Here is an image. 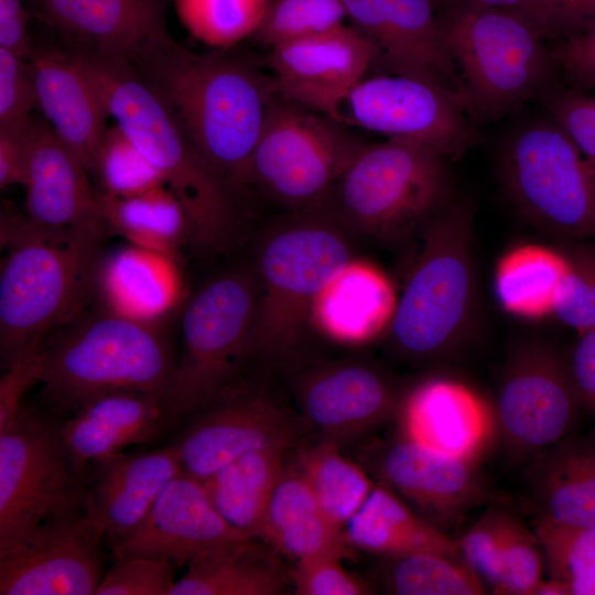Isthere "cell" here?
<instances>
[{
  "label": "cell",
  "mask_w": 595,
  "mask_h": 595,
  "mask_svg": "<svg viewBox=\"0 0 595 595\" xmlns=\"http://www.w3.org/2000/svg\"><path fill=\"white\" fill-rule=\"evenodd\" d=\"M176 15L199 42L228 48L258 31L269 0H173Z\"/></svg>",
  "instance_id": "39"
},
{
  "label": "cell",
  "mask_w": 595,
  "mask_h": 595,
  "mask_svg": "<svg viewBox=\"0 0 595 595\" xmlns=\"http://www.w3.org/2000/svg\"><path fill=\"white\" fill-rule=\"evenodd\" d=\"M397 412L400 436L472 463H478L498 436L494 405L451 377L420 381L401 398Z\"/></svg>",
  "instance_id": "19"
},
{
  "label": "cell",
  "mask_w": 595,
  "mask_h": 595,
  "mask_svg": "<svg viewBox=\"0 0 595 595\" xmlns=\"http://www.w3.org/2000/svg\"><path fill=\"white\" fill-rule=\"evenodd\" d=\"M511 11L550 42L595 21V0H526Z\"/></svg>",
  "instance_id": "50"
},
{
  "label": "cell",
  "mask_w": 595,
  "mask_h": 595,
  "mask_svg": "<svg viewBox=\"0 0 595 595\" xmlns=\"http://www.w3.org/2000/svg\"><path fill=\"white\" fill-rule=\"evenodd\" d=\"M67 51L94 85L109 118L184 206L191 240L205 250L226 245L236 228L239 193L202 163L174 115L131 63L86 50Z\"/></svg>",
  "instance_id": "2"
},
{
  "label": "cell",
  "mask_w": 595,
  "mask_h": 595,
  "mask_svg": "<svg viewBox=\"0 0 595 595\" xmlns=\"http://www.w3.org/2000/svg\"><path fill=\"white\" fill-rule=\"evenodd\" d=\"M346 229L324 203L296 210L266 232L253 267L258 303L247 357H279L299 344L314 299L351 260Z\"/></svg>",
  "instance_id": "5"
},
{
  "label": "cell",
  "mask_w": 595,
  "mask_h": 595,
  "mask_svg": "<svg viewBox=\"0 0 595 595\" xmlns=\"http://www.w3.org/2000/svg\"><path fill=\"white\" fill-rule=\"evenodd\" d=\"M4 369L0 379V429L17 416L25 392L41 382L44 369L43 343L19 356Z\"/></svg>",
  "instance_id": "52"
},
{
  "label": "cell",
  "mask_w": 595,
  "mask_h": 595,
  "mask_svg": "<svg viewBox=\"0 0 595 595\" xmlns=\"http://www.w3.org/2000/svg\"><path fill=\"white\" fill-rule=\"evenodd\" d=\"M225 50L196 53L167 32L131 64L174 115L202 163L240 193L249 187L252 154L279 89L252 58Z\"/></svg>",
  "instance_id": "1"
},
{
  "label": "cell",
  "mask_w": 595,
  "mask_h": 595,
  "mask_svg": "<svg viewBox=\"0 0 595 595\" xmlns=\"http://www.w3.org/2000/svg\"><path fill=\"white\" fill-rule=\"evenodd\" d=\"M32 118L22 123L0 126L1 190L23 182Z\"/></svg>",
  "instance_id": "54"
},
{
  "label": "cell",
  "mask_w": 595,
  "mask_h": 595,
  "mask_svg": "<svg viewBox=\"0 0 595 595\" xmlns=\"http://www.w3.org/2000/svg\"><path fill=\"white\" fill-rule=\"evenodd\" d=\"M366 144L349 127L279 93L252 154L249 186L296 210L322 205Z\"/></svg>",
  "instance_id": "12"
},
{
  "label": "cell",
  "mask_w": 595,
  "mask_h": 595,
  "mask_svg": "<svg viewBox=\"0 0 595 595\" xmlns=\"http://www.w3.org/2000/svg\"><path fill=\"white\" fill-rule=\"evenodd\" d=\"M548 577L570 595H595V527L571 528L533 520Z\"/></svg>",
  "instance_id": "40"
},
{
  "label": "cell",
  "mask_w": 595,
  "mask_h": 595,
  "mask_svg": "<svg viewBox=\"0 0 595 595\" xmlns=\"http://www.w3.org/2000/svg\"><path fill=\"white\" fill-rule=\"evenodd\" d=\"M36 106L28 60L0 47V126L29 121Z\"/></svg>",
  "instance_id": "51"
},
{
  "label": "cell",
  "mask_w": 595,
  "mask_h": 595,
  "mask_svg": "<svg viewBox=\"0 0 595 595\" xmlns=\"http://www.w3.org/2000/svg\"><path fill=\"white\" fill-rule=\"evenodd\" d=\"M436 11L448 8L515 10L526 0H432Z\"/></svg>",
  "instance_id": "56"
},
{
  "label": "cell",
  "mask_w": 595,
  "mask_h": 595,
  "mask_svg": "<svg viewBox=\"0 0 595 595\" xmlns=\"http://www.w3.org/2000/svg\"><path fill=\"white\" fill-rule=\"evenodd\" d=\"M512 515L513 512L501 502H491L473 526L456 540L463 561L491 592L497 583L500 552Z\"/></svg>",
  "instance_id": "45"
},
{
  "label": "cell",
  "mask_w": 595,
  "mask_h": 595,
  "mask_svg": "<svg viewBox=\"0 0 595 595\" xmlns=\"http://www.w3.org/2000/svg\"><path fill=\"white\" fill-rule=\"evenodd\" d=\"M563 253L569 272L552 315L580 334L595 328V246L575 244Z\"/></svg>",
  "instance_id": "43"
},
{
  "label": "cell",
  "mask_w": 595,
  "mask_h": 595,
  "mask_svg": "<svg viewBox=\"0 0 595 595\" xmlns=\"http://www.w3.org/2000/svg\"><path fill=\"white\" fill-rule=\"evenodd\" d=\"M28 63L36 106L90 174L109 118L97 90L67 50L34 45Z\"/></svg>",
  "instance_id": "24"
},
{
  "label": "cell",
  "mask_w": 595,
  "mask_h": 595,
  "mask_svg": "<svg viewBox=\"0 0 595 595\" xmlns=\"http://www.w3.org/2000/svg\"><path fill=\"white\" fill-rule=\"evenodd\" d=\"M422 242L389 327L408 358L430 360L457 348L474 310L473 207L456 196L422 227Z\"/></svg>",
  "instance_id": "7"
},
{
  "label": "cell",
  "mask_w": 595,
  "mask_h": 595,
  "mask_svg": "<svg viewBox=\"0 0 595 595\" xmlns=\"http://www.w3.org/2000/svg\"><path fill=\"white\" fill-rule=\"evenodd\" d=\"M499 173L508 199L530 223L564 238L592 237L594 184L578 148L545 110L508 133Z\"/></svg>",
  "instance_id": "11"
},
{
  "label": "cell",
  "mask_w": 595,
  "mask_h": 595,
  "mask_svg": "<svg viewBox=\"0 0 595 595\" xmlns=\"http://www.w3.org/2000/svg\"><path fill=\"white\" fill-rule=\"evenodd\" d=\"M257 303L255 268L225 271L188 300L181 320V351L166 400L176 422L232 389L235 375L247 358Z\"/></svg>",
  "instance_id": "10"
},
{
  "label": "cell",
  "mask_w": 595,
  "mask_h": 595,
  "mask_svg": "<svg viewBox=\"0 0 595 595\" xmlns=\"http://www.w3.org/2000/svg\"><path fill=\"white\" fill-rule=\"evenodd\" d=\"M454 197L447 160L418 142L367 143L326 204L350 230L394 237L423 227Z\"/></svg>",
  "instance_id": "8"
},
{
  "label": "cell",
  "mask_w": 595,
  "mask_h": 595,
  "mask_svg": "<svg viewBox=\"0 0 595 595\" xmlns=\"http://www.w3.org/2000/svg\"><path fill=\"white\" fill-rule=\"evenodd\" d=\"M104 541L87 510L44 527L0 553V594L96 595Z\"/></svg>",
  "instance_id": "15"
},
{
  "label": "cell",
  "mask_w": 595,
  "mask_h": 595,
  "mask_svg": "<svg viewBox=\"0 0 595 595\" xmlns=\"http://www.w3.org/2000/svg\"><path fill=\"white\" fill-rule=\"evenodd\" d=\"M569 272L563 251L538 244L511 248L495 269V293L511 315L539 320L553 314L561 285Z\"/></svg>",
  "instance_id": "36"
},
{
  "label": "cell",
  "mask_w": 595,
  "mask_h": 595,
  "mask_svg": "<svg viewBox=\"0 0 595 595\" xmlns=\"http://www.w3.org/2000/svg\"><path fill=\"white\" fill-rule=\"evenodd\" d=\"M165 400L131 391L97 397L62 422L65 446L88 473L131 445L150 442L175 423Z\"/></svg>",
  "instance_id": "26"
},
{
  "label": "cell",
  "mask_w": 595,
  "mask_h": 595,
  "mask_svg": "<svg viewBox=\"0 0 595 595\" xmlns=\"http://www.w3.org/2000/svg\"><path fill=\"white\" fill-rule=\"evenodd\" d=\"M175 563L159 558L131 555L115 558L96 595H170Z\"/></svg>",
  "instance_id": "47"
},
{
  "label": "cell",
  "mask_w": 595,
  "mask_h": 595,
  "mask_svg": "<svg viewBox=\"0 0 595 595\" xmlns=\"http://www.w3.org/2000/svg\"><path fill=\"white\" fill-rule=\"evenodd\" d=\"M258 538L295 561L322 553L351 556L344 531L323 513L298 468L284 469L268 502Z\"/></svg>",
  "instance_id": "31"
},
{
  "label": "cell",
  "mask_w": 595,
  "mask_h": 595,
  "mask_svg": "<svg viewBox=\"0 0 595 595\" xmlns=\"http://www.w3.org/2000/svg\"><path fill=\"white\" fill-rule=\"evenodd\" d=\"M335 553H322L296 561L292 572L295 592L300 595H364L366 583L347 571Z\"/></svg>",
  "instance_id": "48"
},
{
  "label": "cell",
  "mask_w": 595,
  "mask_h": 595,
  "mask_svg": "<svg viewBox=\"0 0 595 595\" xmlns=\"http://www.w3.org/2000/svg\"><path fill=\"white\" fill-rule=\"evenodd\" d=\"M249 538L190 562L170 595H278L285 576L278 556Z\"/></svg>",
  "instance_id": "33"
},
{
  "label": "cell",
  "mask_w": 595,
  "mask_h": 595,
  "mask_svg": "<svg viewBox=\"0 0 595 595\" xmlns=\"http://www.w3.org/2000/svg\"><path fill=\"white\" fill-rule=\"evenodd\" d=\"M89 175L45 119L32 118L22 182L29 219L54 234L106 226Z\"/></svg>",
  "instance_id": "21"
},
{
  "label": "cell",
  "mask_w": 595,
  "mask_h": 595,
  "mask_svg": "<svg viewBox=\"0 0 595 595\" xmlns=\"http://www.w3.org/2000/svg\"><path fill=\"white\" fill-rule=\"evenodd\" d=\"M194 414L170 446L183 473L198 480L248 453L289 448L295 439V425L288 412L261 393L231 389Z\"/></svg>",
  "instance_id": "16"
},
{
  "label": "cell",
  "mask_w": 595,
  "mask_h": 595,
  "mask_svg": "<svg viewBox=\"0 0 595 595\" xmlns=\"http://www.w3.org/2000/svg\"><path fill=\"white\" fill-rule=\"evenodd\" d=\"M182 473L171 446L122 452L90 469L86 510L110 549L140 527L164 487Z\"/></svg>",
  "instance_id": "23"
},
{
  "label": "cell",
  "mask_w": 595,
  "mask_h": 595,
  "mask_svg": "<svg viewBox=\"0 0 595 595\" xmlns=\"http://www.w3.org/2000/svg\"><path fill=\"white\" fill-rule=\"evenodd\" d=\"M592 237H595V226H594V229H593Z\"/></svg>",
  "instance_id": "58"
},
{
  "label": "cell",
  "mask_w": 595,
  "mask_h": 595,
  "mask_svg": "<svg viewBox=\"0 0 595 595\" xmlns=\"http://www.w3.org/2000/svg\"><path fill=\"white\" fill-rule=\"evenodd\" d=\"M526 505L533 520L595 527V435L571 436L529 462Z\"/></svg>",
  "instance_id": "28"
},
{
  "label": "cell",
  "mask_w": 595,
  "mask_h": 595,
  "mask_svg": "<svg viewBox=\"0 0 595 595\" xmlns=\"http://www.w3.org/2000/svg\"><path fill=\"white\" fill-rule=\"evenodd\" d=\"M397 303L396 290L382 270L351 259L318 292L310 322L335 342L359 345L389 329Z\"/></svg>",
  "instance_id": "29"
},
{
  "label": "cell",
  "mask_w": 595,
  "mask_h": 595,
  "mask_svg": "<svg viewBox=\"0 0 595 595\" xmlns=\"http://www.w3.org/2000/svg\"><path fill=\"white\" fill-rule=\"evenodd\" d=\"M99 190L126 197L166 186L160 172L113 122L108 127L90 171Z\"/></svg>",
  "instance_id": "41"
},
{
  "label": "cell",
  "mask_w": 595,
  "mask_h": 595,
  "mask_svg": "<svg viewBox=\"0 0 595 595\" xmlns=\"http://www.w3.org/2000/svg\"><path fill=\"white\" fill-rule=\"evenodd\" d=\"M578 148L595 187V93L559 84L538 100Z\"/></svg>",
  "instance_id": "46"
},
{
  "label": "cell",
  "mask_w": 595,
  "mask_h": 595,
  "mask_svg": "<svg viewBox=\"0 0 595 595\" xmlns=\"http://www.w3.org/2000/svg\"><path fill=\"white\" fill-rule=\"evenodd\" d=\"M288 450L248 453L201 480L218 513L238 532L258 538L270 497L285 469Z\"/></svg>",
  "instance_id": "34"
},
{
  "label": "cell",
  "mask_w": 595,
  "mask_h": 595,
  "mask_svg": "<svg viewBox=\"0 0 595 595\" xmlns=\"http://www.w3.org/2000/svg\"><path fill=\"white\" fill-rule=\"evenodd\" d=\"M31 13L21 0H0V47L28 60L34 48Z\"/></svg>",
  "instance_id": "55"
},
{
  "label": "cell",
  "mask_w": 595,
  "mask_h": 595,
  "mask_svg": "<svg viewBox=\"0 0 595 595\" xmlns=\"http://www.w3.org/2000/svg\"><path fill=\"white\" fill-rule=\"evenodd\" d=\"M402 397L379 370L342 363L312 372L299 390L305 420L329 439L363 432L398 411Z\"/></svg>",
  "instance_id": "27"
},
{
  "label": "cell",
  "mask_w": 595,
  "mask_h": 595,
  "mask_svg": "<svg viewBox=\"0 0 595 595\" xmlns=\"http://www.w3.org/2000/svg\"><path fill=\"white\" fill-rule=\"evenodd\" d=\"M100 216L108 229L131 245L151 249L180 261V247L192 239L188 215L166 186L118 197L98 192Z\"/></svg>",
  "instance_id": "35"
},
{
  "label": "cell",
  "mask_w": 595,
  "mask_h": 595,
  "mask_svg": "<svg viewBox=\"0 0 595 595\" xmlns=\"http://www.w3.org/2000/svg\"><path fill=\"white\" fill-rule=\"evenodd\" d=\"M95 289L108 310L140 321L160 322L178 305L183 280L178 260L130 244L100 257Z\"/></svg>",
  "instance_id": "30"
},
{
  "label": "cell",
  "mask_w": 595,
  "mask_h": 595,
  "mask_svg": "<svg viewBox=\"0 0 595 595\" xmlns=\"http://www.w3.org/2000/svg\"><path fill=\"white\" fill-rule=\"evenodd\" d=\"M89 474L71 457L62 423L22 407L0 429V553L86 511Z\"/></svg>",
  "instance_id": "9"
},
{
  "label": "cell",
  "mask_w": 595,
  "mask_h": 595,
  "mask_svg": "<svg viewBox=\"0 0 595 595\" xmlns=\"http://www.w3.org/2000/svg\"><path fill=\"white\" fill-rule=\"evenodd\" d=\"M547 44L563 86L595 91V21Z\"/></svg>",
  "instance_id": "49"
},
{
  "label": "cell",
  "mask_w": 595,
  "mask_h": 595,
  "mask_svg": "<svg viewBox=\"0 0 595 595\" xmlns=\"http://www.w3.org/2000/svg\"><path fill=\"white\" fill-rule=\"evenodd\" d=\"M544 556L533 529L513 513L499 559L498 578L493 591L501 595H532L542 580Z\"/></svg>",
  "instance_id": "44"
},
{
  "label": "cell",
  "mask_w": 595,
  "mask_h": 595,
  "mask_svg": "<svg viewBox=\"0 0 595 595\" xmlns=\"http://www.w3.org/2000/svg\"><path fill=\"white\" fill-rule=\"evenodd\" d=\"M346 19L343 0H269L253 37L272 48L340 26Z\"/></svg>",
  "instance_id": "42"
},
{
  "label": "cell",
  "mask_w": 595,
  "mask_h": 595,
  "mask_svg": "<svg viewBox=\"0 0 595 595\" xmlns=\"http://www.w3.org/2000/svg\"><path fill=\"white\" fill-rule=\"evenodd\" d=\"M50 25L73 48L131 63L167 33V0H42Z\"/></svg>",
  "instance_id": "25"
},
{
  "label": "cell",
  "mask_w": 595,
  "mask_h": 595,
  "mask_svg": "<svg viewBox=\"0 0 595 595\" xmlns=\"http://www.w3.org/2000/svg\"><path fill=\"white\" fill-rule=\"evenodd\" d=\"M532 595H570L567 587L561 582L548 577L547 581L541 580L533 589Z\"/></svg>",
  "instance_id": "57"
},
{
  "label": "cell",
  "mask_w": 595,
  "mask_h": 595,
  "mask_svg": "<svg viewBox=\"0 0 595 595\" xmlns=\"http://www.w3.org/2000/svg\"><path fill=\"white\" fill-rule=\"evenodd\" d=\"M266 65L283 97L317 110L365 78L377 54L361 32L343 24L269 48Z\"/></svg>",
  "instance_id": "22"
},
{
  "label": "cell",
  "mask_w": 595,
  "mask_h": 595,
  "mask_svg": "<svg viewBox=\"0 0 595 595\" xmlns=\"http://www.w3.org/2000/svg\"><path fill=\"white\" fill-rule=\"evenodd\" d=\"M158 323L104 307L43 344L41 382L46 401L72 413L116 391L166 401L176 359L167 333Z\"/></svg>",
  "instance_id": "4"
},
{
  "label": "cell",
  "mask_w": 595,
  "mask_h": 595,
  "mask_svg": "<svg viewBox=\"0 0 595 595\" xmlns=\"http://www.w3.org/2000/svg\"><path fill=\"white\" fill-rule=\"evenodd\" d=\"M316 111L349 128L418 142L446 160L463 158L479 140L456 94L409 76L365 77Z\"/></svg>",
  "instance_id": "13"
},
{
  "label": "cell",
  "mask_w": 595,
  "mask_h": 595,
  "mask_svg": "<svg viewBox=\"0 0 595 595\" xmlns=\"http://www.w3.org/2000/svg\"><path fill=\"white\" fill-rule=\"evenodd\" d=\"M580 408L567 357L537 340L513 348L494 405L513 459L531 462L566 437Z\"/></svg>",
  "instance_id": "14"
},
{
  "label": "cell",
  "mask_w": 595,
  "mask_h": 595,
  "mask_svg": "<svg viewBox=\"0 0 595 595\" xmlns=\"http://www.w3.org/2000/svg\"><path fill=\"white\" fill-rule=\"evenodd\" d=\"M437 18L474 125L513 115L561 84L547 42L516 12L448 8Z\"/></svg>",
  "instance_id": "6"
},
{
  "label": "cell",
  "mask_w": 595,
  "mask_h": 595,
  "mask_svg": "<svg viewBox=\"0 0 595 595\" xmlns=\"http://www.w3.org/2000/svg\"><path fill=\"white\" fill-rule=\"evenodd\" d=\"M379 472L382 483L443 531L457 524L472 509L501 501L477 463L445 455L402 436L383 448Z\"/></svg>",
  "instance_id": "18"
},
{
  "label": "cell",
  "mask_w": 595,
  "mask_h": 595,
  "mask_svg": "<svg viewBox=\"0 0 595 595\" xmlns=\"http://www.w3.org/2000/svg\"><path fill=\"white\" fill-rule=\"evenodd\" d=\"M105 226L64 234L2 210L8 253L0 271V354L3 367L40 346L54 327L73 320L95 290Z\"/></svg>",
  "instance_id": "3"
},
{
  "label": "cell",
  "mask_w": 595,
  "mask_h": 595,
  "mask_svg": "<svg viewBox=\"0 0 595 595\" xmlns=\"http://www.w3.org/2000/svg\"><path fill=\"white\" fill-rule=\"evenodd\" d=\"M296 468L325 517L343 531L374 488L364 469L342 455L333 442L304 451Z\"/></svg>",
  "instance_id": "37"
},
{
  "label": "cell",
  "mask_w": 595,
  "mask_h": 595,
  "mask_svg": "<svg viewBox=\"0 0 595 595\" xmlns=\"http://www.w3.org/2000/svg\"><path fill=\"white\" fill-rule=\"evenodd\" d=\"M387 591L398 595H480L487 588L461 556L418 552L386 559Z\"/></svg>",
  "instance_id": "38"
},
{
  "label": "cell",
  "mask_w": 595,
  "mask_h": 595,
  "mask_svg": "<svg viewBox=\"0 0 595 595\" xmlns=\"http://www.w3.org/2000/svg\"><path fill=\"white\" fill-rule=\"evenodd\" d=\"M344 534L353 549L385 559L418 552L461 556L456 540L412 511L385 483L374 486L363 507L346 524Z\"/></svg>",
  "instance_id": "32"
},
{
  "label": "cell",
  "mask_w": 595,
  "mask_h": 595,
  "mask_svg": "<svg viewBox=\"0 0 595 595\" xmlns=\"http://www.w3.org/2000/svg\"><path fill=\"white\" fill-rule=\"evenodd\" d=\"M249 538L223 519L201 480L182 473L164 487L140 527L111 551L113 558L144 555L188 564Z\"/></svg>",
  "instance_id": "20"
},
{
  "label": "cell",
  "mask_w": 595,
  "mask_h": 595,
  "mask_svg": "<svg viewBox=\"0 0 595 595\" xmlns=\"http://www.w3.org/2000/svg\"><path fill=\"white\" fill-rule=\"evenodd\" d=\"M347 19L374 45L377 66L459 97L462 80L432 0H343ZM461 100V99H459Z\"/></svg>",
  "instance_id": "17"
},
{
  "label": "cell",
  "mask_w": 595,
  "mask_h": 595,
  "mask_svg": "<svg viewBox=\"0 0 595 595\" xmlns=\"http://www.w3.org/2000/svg\"><path fill=\"white\" fill-rule=\"evenodd\" d=\"M567 361L581 408L593 418L595 435V328L578 334Z\"/></svg>",
  "instance_id": "53"
}]
</instances>
